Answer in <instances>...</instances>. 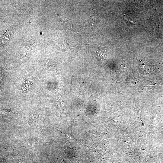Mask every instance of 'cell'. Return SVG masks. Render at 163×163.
Returning <instances> with one entry per match:
<instances>
[{"instance_id": "6da1fadb", "label": "cell", "mask_w": 163, "mask_h": 163, "mask_svg": "<svg viewBox=\"0 0 163 163\" xmlns=\"http://www.w3.org/2000/svg\"><path fill=\"white\" fill-rule=\"evenodd\" d=\"M18 112L14 113L11 110V108L9 109H4L0 110L1 117L8 120H11L16 118L18 115Z\"/></svg>"}, {"instance_id": "7a4b0ae2", "label": "cell", "mask_w": 163, "mask_h": 163, "mask_svg": "<svg viewBox=\"0 0 163 163\" xmlns=\"http://www.w3.org/2000/svg\"><path fill=\"white\" fill-rule=\"evenodd\" d=\"M94 47V51L98 58L100 59H104L106 55V48L99 46H95Z\"/></svg>"}]
</instances>
